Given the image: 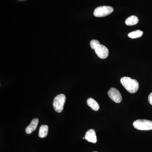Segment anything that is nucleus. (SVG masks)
Masks as SVG:
<instances>
[{
	"mask_svg": "<svg viewBox=\"0 0 152 152\" xmlns=\"http://www.w3.org/2000/svg\"><path fill=\"white\" fill-rule=\"evenodd\" d=\"M99 44H100L99 42L96 39L92 40L91 41V42H90V45H91V48L93 50H95Z\"/></svg>",
	"mask_w": 152,
	"mask_h": 152,
	"instance_id": "13",
	"label": "nucleus"
},
{
	"mask_svg": "<svg viewBox=\"0 0 152 152\" xmlns=\"http://www.w3.org/2000/svg\"><path fill=\"white\" fill-rule=\"evenodd\" d=\"M66 100L65 96L63 94L57 95L54 98L53 106L55 110L57 113H61L62 111Z\"/></svg>",
	"mask_w": 152,
	"mask_h": 152,
	"instance_id": "3",
	"label": "nucleus"
},
{
	"mask_svg": "<svg viewBox=\"0 0 152 152\" xmlns=\"http://www.w3.org/2000/svg\"><path fill=\"white\" fill-rule=\"evenodd\" d=\"M96 152V151H94V152Z\"/></svg>",
	"mask_w": 152,
	"mask_h": 152,
	"instance_id": "15",
	"label": "nucleus"
},
{
	"mask_svg": "<svg viewBox=\"0 0 152 152\" xmlns=\"http://www.w3.org/2000/svg\"><path fill=\"white\" fill-rule=\"evenodd\" d=\"M39 120L37 118H34L32 120L31 124L26 129V133L27 134H31L36 129L39 124Z\"/></svg>",
	"mask_w": 152,
	"mask_h": 152,
	"instance_id": "8",
	"label": "nucleus"
},
{
	"mask_svg": "<svg viewBox=\"0 0 152 152\" xmlns=\"http://www.w3.org/2000/svg\"><path fill=\"white\" fill-rule=\"evenodd\" d=\"M114 9L110 6H104L95 9L94 15L96 17H103L108 15L113 12Z\"/></svg>",
	"mask_w": 152,
	"mask_h": 152,
	"instance_id": "4",
	"label": "nucleus"
},
{
	"mask_svg": "<svg viewBox=\"0 0 152 152\" xmlns=\"http://www.w3.org/2000/svg\"><path fill=\"white\" fill-rule=\"evenodd\" d=\"M139 19L136 16H131L128 18L125 21V23L127 26H132L135 25L138 23Z\"/></svg>",
	"mask_w": 152,
	"mask_h": 152,
	"instance_id": "10",
	"label": "nucleus"
},
{
	"mask_svg": "<svg viewBox=\"0 0 152 152\" xmlns=\"http://www.w3.org/2000/svg\"><path fill=\"white\" fill-rule=\"evenodd\" d=\"M87 103L88 105L91 107V108L93 110L97 111L99 109V104L96 101H95L92 98H89L87 100Z\"/></svg>",
	"mask_w": 152,
	"mask_h": 152,
	"instance_id": "9",
	"label": "nucleus"
},
{
	"mask_svg": "<svg viewBox=\"0 0 152 152\" xmlns=\"http://www.w3.org/2000/svg\"><path fill=\"white\" fill-rule=\"evenodd\" d=\"M134 127L141 131H149L152 130V121L150 120L139 119L133 123Z\"/></svg>",
	"mask_w": 152,
	"mask_h": 152,
	"instance_id": "2",
	"label": "nucleus"
},
{
	"mask_svg": "<svg viewBox=\"0 0 152 152\" xmlns=\"http://www.w3.org/2000/svg\"><path fill=\"white\" fill-rule=\"evenodd\" d=\"M121 83L127 91L131 94L137 92L139 89V83L135 79L129 77H123L121 79Z\"/></svg>",
	"mask_w": 152,
	"mask_h": 152,
	"instance_id": "1",
	"label": "nucleus"
},
{
	"mask_svg": "<svg viewBox=\"0 0 152 152\" xmlns=\"http://www.w3.org/2000/svg\"><path fill=\"white\" fill-rule=\"evenodd\" d=\"M94 50L98 56L101 59H105L108 56V49L103 45L99 44Z\"/></svg>",
	"mask_w": 152,
	"mask_h": 152,
	"instance_id": "6",
	"label": "nucleus"
},
{
	"mask_svg": "<svg viewBox=\"0 0 152 152\" xmlns=\"http://www.w3.org/2000/svg\"><path fill=\"white\" fill-rule=\"evenodd\" d=\"M85 138L88 142L96 143L97 140L94 130L90 129L87 131L85 135Z\"/></svg>",
	"mask_w": 152,
	"mask_h": 152,
	"instance_id": "7",
	"label": "nucleus"
},
{
	"mask_svg": "<svg viewBox=\"0 0 152 152\" xmlns=\"http://www.w3.org/2000/svg\"><path fill=\"white\" fill-rule=\"evenodd\" d=\"M48 126L47 125H42L39 128V135L40 138H45L48 135Z\"/></svg>",
	"mask_w": 152,
	"mask_h": 152,
	"instance_id": "11",
	"label": "nucleus"
},
{
	"mask_svg": "<svg viewBox=\"0 0 152 152\" xmlns=\"http://www.w3.org/2000/svg\"><path fill=\"white\" fill-rule=\"evenodd\" d=\"M108 94L109 97L117 103H120L122 100V97L119 91L115 88H112L109 90Z\"/></svg>",
	"mask_w": 152,
	"mask_h": 152,
	"instance_id": "5",
	"label": "nucleus"
},
{
	"mask_svg": "<svg viewBox=\"0 0 152 152\" xmlns=\"http://www.w3.org/2000/svg\"><path fill=\"white\" fill-rule=\"evenodd\" d=\"M148 99L149 102L152 105V93H151L150 95H149L148 97Z\"/></svg>",
	"mask_w": 152,
	"mask_h": 152,
	"instance_id": "14",
	"label": "nucleus"
},
{
	"mask_svg": "<svg viewBox=\"0 0 152 152\" xmlns=\"http://www.w3.org/2000/svg\"><path fill=\"white\" fill-rule=\"evenodd\" d=\"M143 32L141 30H136L135 31L132 32L128 34L129 37L132 39H135V38H139L141 37L143 35Z\"/></svg>",
	"mask_w": 152,
	"mask_h": 152,
	"instance_id": "12",
	"label": "nucleus"
}]
</instances>
